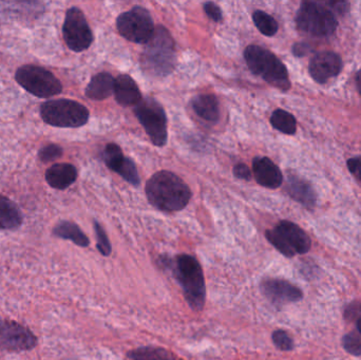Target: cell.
<instances>
[{
	"mask_svg": "<svg viewBox=\"0 0 361 360\" xmlns=\"http://www.w3.org/2000/svg\"><path fill=\"white\" fill-rule=\"evenodd\" d=\"M244 58L255 75L261 76L265 82L280 90L288 91L290 88L286 65L271 51L252 44L244 51Z\"/></svg>",
	"mask_w": 361,
	"mask_h": 360,
	"instance_id": "3",
	"label": "cell"
},
{
	"mask_svg": "<svg viewBox=\"0 0 361 360\" xmlns=\"http://www.w3.org/2000/svg\"><path fill=\"white\" fill-rule=\"evenodd\" d=\"M159 264L164 270L171 272L190 309L197 312L203 310L206 302V285L200 262L193 256L180 254L176 257L162 256Z\"/></svg>",
	"mask_w": 361,
	"mask_h": 360,
	"instance_id": "1",
	"label": "cell"
},
{
	"mask_svg": "<svg viewBox=\"0 0 361 360\" xmlns=\"http://www.w3.org/2000/svg\"><path fill=\"white\" fill-rule=\"evenodd\" d=\"M116 27L123 37L135 44H148L156 32L154 20L143 6H135L121 14Z\"/></svg>",
	"mask_w": 361,
	"mask_h": 360,
	"instance_id": "9",
	"label": "cell"
},
{
	"mask_svg": "<svg viewBox=\"0 0 361 360\" xmlns=\"http://www.w3.org/2000/svg\"><path fill=\"white\" fill-rule=\"evenodd\" d=\"M341 55L332 51L317 53L310 61L309 72L311 77L318 84H326L331 78L336 77L343 70Z\"/></svg>",
	"mask_w": 361,
	"mask_h": 360,
	"instance_id": "14",
	"label": "cell"
},
{
	"mask_svg": "<svg viewBox=\"0 0 361 360\" xmlns=\"http://www.w3.org/2000/svg\"><path fill=\"white\" fill-rule=\"evenodd\" d=\"M63 156V149L56 144H49L38 152V158L44 163L52 162Z\"/></svg>",
	"mask_w": 361,
	"mask_h": 360,
	"instance_id": "31",
	"label": "cell"
},
{
	"mask_svg": "<svg viewBox=\"0 0 361 360\" xmlns=\"http://www.w3.org/2000/svg\"><path fill=\"white\" fill-rule=\"evenodd\" d=\"M265 237L278 252L288 258L307 254L312 247L307 232L300 226L286 220L279 222L273 230H267Z\"/></svg>",
	"mask_w": 361,
	"mask_h": 360,
	"instance_id": "7",
	"label": "cell"
},
{
	"mask_svg": "<svg viewBox=\"0 0 361 360\" xmlns=\"http://www.w3.org/2000/svg\"><path fill=\"white\" fill-rule=\"evenodd\" d=\"M116 173H118L123 179L126 180L128 183L133 184V186H139L141 183L137 166L131 159L125 158L122 166L116 171Z\"/></svg>",
	"mask_w": 361,
	"mask_h": 360,
	"instance_id": "27",
	"label": "cell"
},
{
	"mask_svg": "<svg viewBox=\"0 0 361 360\" xmlns=\"http://www.w3.org/2000/svg\"><path fill=\"white\" fill-rule=\"evenodd\" d=\"M191 106L195 113L208 122H216L220 118L219 101L214 94H200L193 97Z\"/></svg>",
	"mask_w": 361,
	"mask_h": 360,
	"instance_id": "21",
	"label": "cell"
},
{
	"mask_svg": "<svg viewBox=\"0 0 361 360\" xmlns=\"http://www.w3.org/2000/svg\"><path fill=\"white\" fill-rule=\"evenodd\" d=\"M345 318L349 321L361 319V302H353L345 309Z\"/></svg>",
	"mask_w": 361,
	"mask_h": 360,
	"instance_id": "32",
	"label": "cell"
},
{
	"mask_svg": "<svg viewBox=\"0 0 361 360\" xmlns=\"http://www.w3.org/2000/svg\"><path fill=\"white\" fill-rule=\"evenodd\" d=\"M204 11L207 16L216 23L222 20V12H221L220 6L218 4H214V2H206L204 4Z\"/></svg>",
	"mask_w": 361,
	"mask_h": 360,
	"instance_id": "33",
	"label": "cell"
},
{
	"mask_svg": "<svg viewBox=\"0 0 361 360\" xmlns=\"http://www.w3.org/2000/svg\"><path fill=\"white\" fill-rule=\"evenodd\" d=\"M127 356L130 360H179L166 349L154 346L140 347L129 351Z\"/></svg>",
	"mask_w": 361,
	"mask_h": 360,
	"instance_id": "23",
	"label": "cell"
},
{
	"mask_svg": "<svg viewBox=\"0 0 361 360\" xmlns=\"http://www.w3.org/2000/svg\"><path fill=\"white\" fill-rule=\"evenodd\" d=\"M310 52H311V46L305 44V42H297V44H295L294 46H293V53H294L295 56H305V55L309 54Z\"/></svg>",
	"mask_w": 361,
	"mask_h": 360,
	"instance_id": "36",
	"label": "cell"
},
{
	"mask_svg": "<svg viewBox=\"0 0 361 360\" xmlns=\"http://www.w3.org/2000/svg\"><path fill=\"white\" fill-rule=\"evenodd\" d=\"M135 113L152 144L164 146L167 142V118L162 106L156 99L147 97L135 106Z\"/></svg>",
	"mask_w": 361,
	"mask_h": 360,
	"instance_id": "10",
	"label": "cell"
},
{
	"mask_svg": "<svg viewBox=\"0 0 361 360\" xmlns=\"http://www.w3.org/2000/svg\"><path fill=\"white\" fill-rule=\"evenodd\" d=\"M286 192L295 201L307 209H313L317 203V196L311 184L296 175L288 177Z\"/></svg>",
	"mask_w": 361,
	"mask_h": 360,
	"instance_id": "17",
	"label": "cell"
},
{
	"mask_svg": "<svg viewBox=\"0 0 361 360\" xmlns=\"http://www.w3.org/2000/svg\"><path fill=\"white\" fill-rule=\"evenodd\" d=\"M255 179L263 187L276 190L282 185L283 175L279 167L271 159L261 156L256 158L252 162Z\"/></svg>",
	"mask_w": 361,
	"mask_h": 360,
	"instance_id": "15",
	"label": "cell"
},
{
	"mask_svg": "<svg viewBox=\"0 0 361 360\" xmlns=\"http://www.w3.org/2000/svg\"><path fill=\"white\" fill-rule=\"evenodd\" d=\"M93 225H94L95 236H97V251L101 253V255L108 257V256L111 255L112 253V247L109 238H108L107 234H106L105 230H104V228H102L99 222L94 221Z\"/></svg>",
	"mask_w": 361,
	"mask_h": 360,
	"instance_id": "28",
	"label": "cell"
},
{
	"mask_svg": "<svg viewBox=\"0 0 361 360\" xmlns=\"http://www.w3.org/2000/svg\"><path fill=\"white\" fill-rule=\"evenodd\" d=\"M114 97L124 107L139 105L142 101L141 91L133 77L126 74L118 76L114 82Z\"/></svg>",
	"mask_w": 361,
	"mask_h": 360,
	"instance_id": "16",
	"label": "cell"
},
{
	"mask_svg": "<svg viewBox=\"0 0 361 360\" xmlns=\"http://www.w3.org/2000/svg\"><path fill=\"white\" fill-rule=\"evenodd\" d=\"M114 76L109 73H99L93 76L86 88V97L94 101L108 99L114 92Z\"/></svg>",
	"mask_w": 361,
	"mask_h": 360,
	"instance_id": "19",
	"label": "cell"
},
{
	"mask_svg": "<svg viewBox=\"0 0 361 360\" xmlns=\"http://www.w3.org/2000/svg\"><path fill=\"white\" fill-rule=\"evenodd\" d=\"M125 156L123 154L120 146L116 144H108L104 151V162L108 168L114 171H118L124 162Z\"/></svg>",
	"mask_w": 361,
	"mask_h": 360,
	"instance_id": "26",
	"label": "cell"
},
{
	"mask_svg": "<svg viewBox=\"0 0 361 360\" xmlns=\"http://www.w3.org/2000/svg\"><path fill=\"white\" fill-rule=\"evenodd\" d=\"M296 25L301 33L326 37L335 33L338 21L326 2L303 1L297 12Z\"/></svg>",
	"mask_w": 361,
	"mask_h": 360,
	"instance_id": "5",
	"label": "cell"
},
{
	"mask_svg": "<svg viewBox=\"0 0 361 360\" xmlns=\"http://www.w3.org/2000/svg\"><path fill=\"white\" fill-rule=\"evenodd\" d=\"M63 39L70 50L82 52L93 42V34L80 8L73 6L66 13L63 27Z\"/></svg>",
	"mask_w": 361,
	"mask_h": 360,
	"instance_id": "11",
	"label": "cell"
},
{
	"mask_svg": "<svg viewBox=\"0 0 361 360\" xmlns=\"http://www.w3.org/2000/svg\"><path fill=\"white\" fill-rule=\"evenodd\" d=\"M23 222V213L19 207L10 199L0 194V230H17Z\"/></svg>",
	"mask_w": 361,
	"mask_h": 360,
	"instance_id": "20",
	"label": "cell"
},
{
	"mask_svg": "<svg viewBox=\"0 0 361 360\" xmlns=\"http://www.w3.org/2000/svg\"><path fill=\"white\" fill-rule=\"evenodd\" d=\"M37 338L16 321L0 318V350L21 352L35 348Z\"/></svg>",
	"mask_w": 361,
	"mask_h": 360,
	"instance_id": "12",
	"label": "cell"
},
{
	"mask_svg": "<svg viewBox=\"0 0 361 360\" xmlns=\"http://www.w3.org/2000/svg\"><path fill=\"white\" fill-rule=\"evenodd\" d=\"M233 175L238 179L245 180V181H250L252 179V173H250V168L245 164H242V163L235 165V168H233Z\"/></svg>",
	"mask_w": 361,
	"mask_h": 360,
	"instance_id": "35",
	"label": "cell"
},
{
	"mask_svg": "<svg viewBox=\"0 0 361 360\" xmlns=\"http://www.w3.org/2000/svg\"><path fill=\"white\" fill-rule=\"evenodd\" d=\"M252 20L259 31L265 36H274L278 32V23L274 17L263 11H256L252 15Z\"/></svg>",
	"mask_w": 361,
	"mask_h": 360,
	"instance_id": "25",
	"label": "cell"
},
{
	"mask_svg": "<svg viewBox=\"0 0 361 360\" xmlns=\"http://www.w3.org/2000/svg\"><path fill=\"white\" fill-rule=\"evenodd\" d=\"M52 234L57 238L72 241L78 247H88L90 245L88 237L80 230V226L76 225L73 222H59L53 228Z\"/></svg>",
	"mask_w": 361,
	"mask_h": 360,
	"instance_id": "22",
	"label": "cell"
},
{
	"mask_svg": "<svg viewBox=\"0 0 361 360\" xmlns=\"http://www.w3.org/2000/svg\"><path fill=\"white\" fill-rule=\"evenodd\" d=\"M348 168L361 183V156H354L348 161Z\"/></svg>",
	"mask_w": 361,
	"mask_h": 360,
	"instance_id": "34",
	"label": "cell"
},
{
	"mask_svg": "<svg viewBox=\"0 0 361 360\" xmlns=\"http://www.w3.org/2000/svg\"><path fill=\"white\" fill-rule=\"evenodd\" d=\"M355 80L356 86H357L358 91H360L361 95V69L357 72V74H356Z\"/></svg>",
	"mask_w": 361,
	"mask_h": 360,
	"instance_id": "37",
	"label": "cell"
},
{
	"mask_svg": "<svg viewBox=\"0 0 361 360\" xmlns=\"http://www.w3.org/2000/svg\"><path fill=\"white\" fill-rule=\"evenodd\" d=\"M271 124L274 128L286 135H292L296 133V118L286 110H275L271 116Z\"/></svg>",
	"mask_w": 361,
	"mask_h": 360,
	"instance_id": "24",
	"label": "cell"
},
{
	"mask_svg": "<svg viewBox=\"0 0 361 360\" xmlns=\"http://www.w3.org/2000/svg\"><path fill=\"white\" fill-rule=\"evenodd\" d=\"M271 340L276 348L284 352L294 350V340L288 335V332L283 330H277L271 334Z\"/></svg>",
	"mask_w": 361,
	"mask_h": 360,
	"instance_id": "30",
	"label": "cell"
},
{
	"mask_svg": "<svg viewBox=\"0 0 361 360\" xmlns=\"http://www.w3.org/2000/svg\"><path fill=\"white\" fill-rule=\"evenodd\" d=\"M142 65L150 74L166 76L176 67L175 42L165 27H158L142 55Z\"/></svg>",
	"mask_w": 361,
	"mask_h": 360,
	"instance_id": "4",
	"label": "cell"
},
{
	"mask_svg": "<svg viewBox=\"0 0 361 360\" xmlns=\"http://www.w3.org/2000/svg\"><path fill=\"white\" fill-rule=\"evenodd\" d=\"M78 179V170L73 165L59 163L46 171V181L55 190H63L71 186Z\"/></svg>",
	"mask_w": 361,
	"mask_h": 360,
	"instance_id": "18",
	"label": "cell"
},
{
	"mask_svg": "<svg viewBox=\"0 0 361 360\" xmlns=\"http://www.w3.org/2000/svg\"><path fill=\"white\" fill-rule=\"evenodd\" d=\"M262 295L276 306L300 302L303 293L298 287L290 281L280 278H264L260 283Z\"/></svg>",
	"mask_w": 361,
	"mask_h": 360,
	"instance_id": "13",
	"label": "cell"
},
{
	"mask_svg": "<svg viewBox=\"0 0 361 360\" xmlns=\"http://www.w3.org/2000/svg\"><path fill=\"white\" fill-rule=\"evenodd\" d=\"M40 116L46 124L59 128H78L89 120V111L84 105L61 99L46 101L40 106Z\"/></svg>",
	"mask_w": 361,
	"mask_h": 360,
	"instance_id": "6",
	"label": "cell"
},
{
	"mask_svg": "<svg viewBox=\"0 0 361 360\" xmlns=\"http://www.w3.org/2000/svg\"><path fill=\"white\" fill-rule=\"evenodd\" d=\"M15 80L25 91L40 99L55 97L63 91L59 78L39 66H23L15 73Z\"/></svg>",
	"mask_w": 361,
	"mask_h": 360,
	"instance_id": "8",
	"label": "cell"
},
{
	"mask_svg": "<svg viewBox=\"0 0 361 360\" xmlns=\"http://www.w3.org/2000/svg\"><path fill=\"white\" fill-rule=\"evenodd\" d=\"M357 330L358 332H360V333L361 334V319H360V321H357Z\"/></svg>",
	"mask_w": 361,
	"mask_h": 360,
	"instance_id": "38",
	"label": "cell"
},
{
	"mask_svg": "<svg viewBox=\"0 0 361 360\" xmlns=\"http://www.w3.org/2000/svg\"><path fill=\"white\" fill-rule=\"evenodd\" d=\"M146 194L152 206L162 211L184 209L191 199L187 184L171 171H159L146 184Z\"/></svg>",
	"mask_w": 361,
	"mask_h": 360,
	"instance_id": "2",
	"label": "cell"
},
{
	"mask_svg": "<svg viewBox=\"0 0 361 360\" xmlns=\"http://www.w3.org/2000/svg\"><path fill=\"white\" fill-rule=\"evenodd\" d=\"M343 347L348 353L353 356H361V334L360 332H351L343 337Z\"/></svg>",
	"mask_w": 361,
	"mask_h": 360,
	"instance_id": "29",
	"label": "cell"
}]
</instances>
